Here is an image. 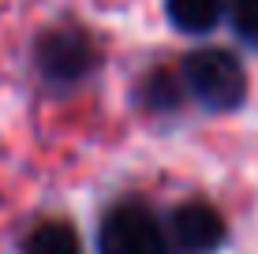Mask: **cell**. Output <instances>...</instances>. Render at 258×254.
I'll return each instance as SVG.
<instances>
[{
  "label": "cell",
  "mask_w": 258,
  "mask_h": 254,
  "mask_svg": "<svg viewBox=\"0 0 258 254\" xmlns=\"http://www.w3.org/2000/svg\"><path fill=\"white\" fill-rule=\"evenodd\" d=\"M183 86L213 112H228L247 98L243 64L225 49H199L183 60Z\"/></svg>",
  "instance_id": "obj_1"
},
{
  "label": "cell",
  "mask_w": 258,
  "mask_h": 254,
  "mask_svg": "<svg viewBox=\"0 0 258 254\" xmlns=\"http://www.w3.org/2000/svg\"><path fill=\"white\" fill-rule=\"evenodd\" d=\"M97 250L101 254H165V228L142 202H123L109 209L97 232Z\"/></svg>",
  "instance_id": "obj_2"
},
{
  "label": "cell",
  "mask_w": 258,
  "mask_h": 254,
  "mask_svg": "<svg viewBox=\"0 0 258 254\" xmlns=\"http://www.w3.org/2000/svg\"><path fill=\"white\" fill-rule=\"evenodd\" d=\"M34 60H38L41 75L52 78V82H75V78H83L90 71L94 45L75 26H56V30L41 34L38 49H34Z\"/></svg>",
  "instance_id": "obj_3"
},
{
  "label": "cell",
  "mask_w": 258,
  "mask_h": 254,
  "mask_svg": "<svg viewBox=\"0 0 258 254\" xmlns=\"http://www.w3.org/2000/svg\"><path fill=\"white\" fill-rule=\"evenodd\" d=\"M168 235L180 254H213L225 243V217L206 202H183L168 217Z\"/></svg>",
  "instance_id": "obj_4"
},
{
  "label": "cell",
  "mask_w": 258,
  "mask_h": 254,
  "mask_svg": "<svg viewBox=\"0 0 258 254\" xmlns=\"http://www.w3.org/2000/svg\"><path fill=\"white\" fill-rule=\"evenodd\" d=\"M165 12L183 34H206L221 23L225 0H165Z\"/></svg>",
  "instance_id": "obj_5"
},
{
  "label": "cell",
  "mask_w": 258,
  "mask_h": 254,
  "mask_svg": "<svg viewBox=\"0 0 258 254\" xmlns=\"http://www.w3.org/2000/svg\"><path fill=\"white\" fill-rule=\"evenodd\" d=\"M26 254H83L79 232L68 221H45L26 235Z\"/></svg>",
  "instance_id": "obj_6"
},
{
  "label": "cell",
  "mask_w": 258,
  "mask_h": 254,
  "mask_svg": "<svg viewBox=\"0 0 258 254\" xmlns=\"http://www.w3.org/2000/svg\"><path fill=\"white\" fill-rule=\"evenodd\" d=\"M146 101L154 105V109H172V105L180 101V90H176V78L168 75V71H157L154 78H150Z\"/></svg>",
  "instance_id": "obj_7"
},
{
  "label": "cell",
  "mask_w": 258,
  "mask_h": 254,
  "mask_svg": "<svg viewBox=\"0 0 258 254\" xmlns=\"http://www.w3.org/2000/svg\"><path fill=\"white\" fill-rule=\"evenodd\" d=\"M232 23L243 38L258 41V0H232Z\"/></svg>",
  "instance_id": "obj_8"
}]
</instances>
